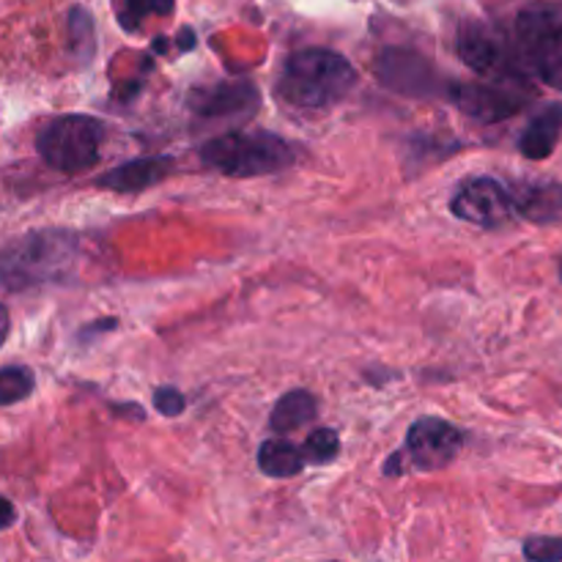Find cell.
<instances>
[{
  "label": "cell",
  "mask_w": 562,
  "mask_h": 562,
  "mask_svg": "<svg viewBox=\"0 0 562 562\" xmlns=\"http://www.w3.org/2000/svg\"><path fill=\"white\" fill-rule=\"evenodd\" d=\"M357 71L344 55L311 47L289 55L278 80L280 99L294 108L322 110L340 102L355 88Z\"/></svg>",
  "instance_id": "7a4b0ae2"
},
{
  "label": "cell",
  "mask_w": 562,
  "mask_h": 562,
  "mask_svg": "<svg viewBox=\"0 0 562 562\" xmlns=\"http://www.w3.org/2000/svg\"><path fill=\"white\" fill-rule=\"evenodd\" d=\"M5 335H9V311L0 305V346H3Z\"/></svg>",
  "instance_id": "cb8c5ba5"
},
{
  "label": "cell",
  "mask_w": 562,
  "mask_h": 562,
  "mask_svg": "<svg viewBox=\"0 0 562 562\" xmlns=\"http://www.w3.org/2000/svg\"><path fill=\"white\" fill-rule=\"evenodd\" d=\"M170 170H173V159L168 154H157V157H140L119 165L110 173H104L102 179H97V184L104 187V190L121 192V195H135V192H143L168 179Z\"/></svg>",
  "instance_id": "4fadbf2b"
},
{
  "label": "cell",
  "mask_w": 562,
  "mask_h": 562,
  "mask_svg": "<svg viewBox=\"0 0 562 562\" xmlns=\"http://www.w3.org/2000/svg\"><path fill=\"white\" fill-rule=\"evenodd\" d=\"M464 445V434L448 420L439 417H420L412 423L406 434V445L387 461V475H404V472H434L445 470L459 456Z\"/></svg>",
  "instance_id": "8992f818"
},
{
  "label": "cell",
  "mask_w": 562,
  "mask_h": 562,
  "mask_svg": "<svg viewBox=\"0 0 562 562\" xmlns=\"http://www.w3.org/2000/svg\"><path fill=\"white\" fill-rule=\"evenodd\" d=\"M450 209L459 220L481 225V228H499L514 214L508 187L492 176H477V179L464 181L450 201Z\"/></svg>",
  "instance_id": "9c48e42d"
},
{
  "label": "cell",
  "mask_w": 562,
  "mask_h": 562,
  "mask_svg": "<svg viewBox=\"0 0 562 562\" xmlns=\"http://www.w3.org/2000/svg\"><path fill=\"white\" fill-rule=\"evenodd\" d=\"M305 459H302V450L294 448L285 439H267V442L258 448V470L269 477H294L300 475Z\"/></svg>",
  "instance_id": "2e32d148"
},
{
  "label": "cell",
  "mask_w": 562,
  "mask_h": 562,
  "mask_svg": "<svg viewBox=\"0 0 562 562\" xmlns=\"http://www.w3.org/2000/svg\"><path fill=\"white\" fill-rule=\"evenodd\" d=\"M258 91L245 80L217 82V86L195 88L190 93V110L206 119H223V115L252 113L258 108Z\"/></svg>",
  "instance_id": "30bf717a"
},
{
  "label": "cell",
  "mask_w": 562,
  "mask_h": 562,
  "mask_svg": "<svg viewBox=\"0 0 562 562\" xmlns=\"http://www.w3.org/2000/svg\"><path fill=\"white\" fill-rule=\"evenodd\" d=\"M562 137V104H547L536 119L527 124L519 137V151L527 159H547Z\"/></svg>",
  "instance_id": "5bb4252c"
},
{
  "label": "cell",
  "mask_w": 562,
  "mask_h": 562,
  "mask_svg": "<svg viewBox=\"0 0 562 562\" xmlns=\"http://www.w3.org/2000/svg\"><path fill=\"white\" fill-rule=\"evenodd\" d=\"M14 521H16L14 505H11L9 499L0 497V530H9V527L14 525Z\"/></svg>",
  "instance_id": "7402d4cb"
},
{
  "label": "cell",
  "mask_w": 562,
  "mask_h": 562,
  "mask_svg": "<svg viewBox=\"0 0 562 562\" xmlns=\"http://www.w3.org/2000/svg\"><path fill=\"white\" fill-rule=\"evenodd\" d=\"M516 58L525 75L547 77L562 64V5L530 3L516 16Z\"/></svg>",
  "instance_id": "5b68a950"
},
{
  "label": "cell",
  "mask_w": 562,
  "mask_h": 562,
  "mask_svg": "<svg viewBox=\"0 0 562 562\" xmlns=\"http://www.w3.org/2000/svg\"><path fill=\"white\" fill-rule=\"evenodd\" d=\"M104 124L91 115H60L36 137L38 157L60 173H86L102 157Z\"/></svg>",
  "instance_id": "277c9868"
},
{
  "label": "cell",
  "mask_w": 562,
  "mask_h": 562,
  "mask_svg": "<svg viewBox=\"0 0 562 562\" xmlns=\"http://www.w3.org/2000/svg\"><path fill=\"white\" fill-rule=\"evenodd\" d=\"M510 203L514 212L530 223L549 225L562 220V184L549 179H530V181H514L508 187Z\"/></svg>",
  "instance_id": "8fae6325"
},
{
  "label": "cell",
  "mask_w": 562,
  "mask_h": 562,
  "mask_svg": "<svg viewBox=\"0 0 562 562\" xmlns=\"http://www.w3.org/2000/svg\"><path fill=\"white\" fill-rule=\"evenodd\" d=\"M36 387V376L31 368L11 366L0 368V406H11L16 401H25Z\"/></svg>",
  "instance_id": "e0dca14e"
},
{
  "label": "cell",
  "mask_w": 562,
  "mask_h": 562,
  "mask_svg": "<svg viewBox=\"0 0 562 562\" xmlns=\"http://www.w3.org/2000/svg\"><path fill=\"white\" fill-rule=\"evenodd\" d=\"M313 417H316V398L307 390H291L274 404L269 426L274 434H289L311 423Z\"/></svg>",
  "instance_id": "9a60e30c"
},
{
  "label": "cell",
  "mask_w": 562,
  "mask_h": 562,
  "mask_svg": "<svg viewBox=\"0 0 562 562\" xmlns=\"http://www.w3.org/2000/svg\"><path fill=\"white\" fill-rule=\"evenodd\" d=\"M525 558L530 562H562V538L560 536L527 538Z\"/></svg>",
  "instance_id": "ffe728a7"
},
{
  "label": "cell",
  "mask_w": 562,
  "mask_h": 562,
  "mask_svg": "<svg viewBox=\"0 0 562 562\" xmlns=\"http://www.w3.org/2000/svg\"><path fill=\"white\" fill-rule=\"evenodd\" d=\"M448 97L477 124H497L530 102V91L519 82H459L450 88Z\"/></svg>",
  "instance_id": "ba28073f"
},
{
  "label": "cell",
  "mask_w": 562,
  "mask_h": 562,
  "mask_svg": "<svg viewBox=\"0 0 562 562\" xmlns=\"http://www.w3.org/2000/svg\"><path fill=\"white\" fill-rule=\"evenodd\" d=\"M560 278H562V267H560Z\"/></svg>",
  "instance_id": "d4e9b609"
},
{
  "label": "cell",
  "mask_w": 562,
  "mask_h": 562,
  "mask_svg": "<svg viewBox=\"0 0 562 562\" xmlns=\"http://www.w3.org/2000/svg\"><path fill=\"white\" fill-rule=\"evenodd\" d=\"M543 82H549L552 88H558V91H562V64L558 66V69L549 71L547 77H543Z\"/></svg>",
  "instance_id": "603a6c76"
},
{
  "label": "cell",
  "mask_w": 562,
  "mask_h": 562,
  "mask_svg": "<svg viewBox=\"0 0 562 562\" xmlns=\"http://www.w3.org/2000/svg\"><path fill=\"white\" fill-rule=\"evenodd\" d=\"M376 71L390 88H395V91L415 93V97L434 91L431 66H428L420 55L406 53V49H384L382 58H379L376 64Z\"/></svg>",
  "instance_id": "7c38bea8"
},
{
  "label": "cell",
  "mask_w": 562,
  "mask_h": 562,
  "mask_svg": "<svg viewBox=\"0 0 562 562\" xmlns=\"http://www.w3.org/2000/svg\"><path fill=\"white\" fill-rule=\"evenodd\" d=\"M77 252L80 245L69 231L49 228L22 236L14 245L0 250V291L16 294V291L60 283L75 272Z\"/></svg>",
  "instance_id": "6da1fadb"
},
{
  "label": "cell",
  "mask_w": 562,
  "mask_h": 562,
  "mask_svg": "<svg viewBox=\"0 0 562 562\" xmlns=\"http://www.w3.org/2000/svg\"><path fill=\"white\" fill-rule=\"evenodd\" d=\"M340 439L333 428H318L307 437L305 442V456L313 461V464H329V461L338 456Z\"/></svg>",
  "instance_id": "d6986e66"
},
{
  "label": "cell",
  "mask_w": 562,
  "mask_h": 562,
  "mask_svg": "<svg viewBox=\"0 0 562 562\" xmlns=\"http://www.w3.org/2000/svg\"><path fill=\"white\" fill-rule=\"evenodd\" d=\"M184 406H187L184 395H181L176 387H159L157 393H154V409H157L159 415L176 417L184 412Z\"/></svg>",
  "instance_id": "44dd1931"
},
{
  "label": "cell",
  "mask_w": 562,
  "mask_h": 562,
  "mask_svg": "<svg viewBox=\"0 0 562 562\" xmlns=\"http://www.w3.org/2000/svg\"><path fill=\"white\" fill-rule=\"evenodd\" d=\"M456 53L472 71L494 77L499 82H521L525 77L514 44L505 38L503 31L483 20H470L459 27Z\"/></svg>",
  "instance_id": "52a82bcc"
},
{
  "label": "cell",
  "mask_w": 562,
  "mask_h": 562,
  "mask_svg": "<svg viewBox=\"0 0 562 562\" xmlns=\"http://www.w3.org/2000/svg\"><path fill=\"white\" fill-rule=\"evenodd\" d=\"M170 11H173V0H124L121 25L126 31H137L148 14H170Z\"/></svg>",
  "instance_id": "ac0fdd59"
},
{
  "label": "cell",
  "mask_w": 562,
  "mask_h": 562,
  "mask_svg": "<svg viewBox=\"0 0 562 562\" xmlns=\"http://www.w3.org/2000/svg\"><path fill=\"white\" fill-rule=\"evenodd\" d=\"M201 159L217 173L250 179V176H269L291 168L296 162V151L274 132H228L203 143Z\"/></svg>",
  "instance_id": "3957f363"
}]
</instances>
